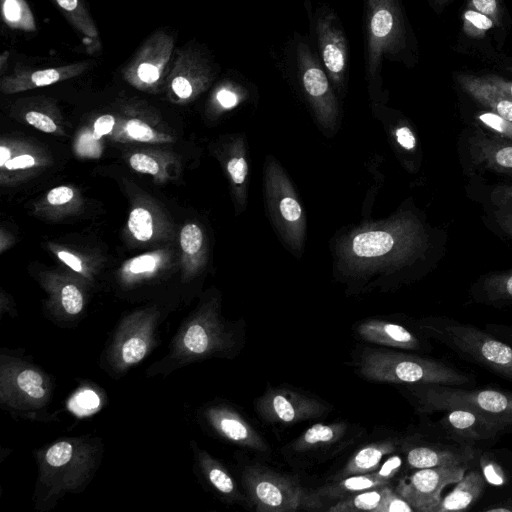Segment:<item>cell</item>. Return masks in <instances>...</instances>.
<instances>
[{
  "label": "cell",
  "mask_w": 512,
  "mask_h": 512,
  "mask_svg": "<svg viewBox=\"0 0 512 512\" xmlns=\"http://www.w3.org/2000/svg\"><path fill=\"white\" fill-rule=\"evenodd\" d=\"M185 347L196 354H202L210 347V336L200 324L191 325L183 339Z\"/></svg>",
  "instance_id": "d4e9b609"
},
{
  "label": "cell",
  "mask_w": 512,
  "mask_h": 512,
  "mask_svg": "<svg viewBox=\"0 0 512 512\" xmlns=\"http://www.w3.org/2000/svg\"><path fill=\"white\" fill-rule=\"evenodd\" d=\"M495 162L504 168H512V146L500 148L494 155Z\"/></svg>",
  "instance_id": "db71d44e"
},
{
  "label": "cell",
  "mask_w": 512,
  "mask_h": 512,
  "mask_svg": "<svg viewBox=\"0 0 512 512\" xmlns=\"http://www.w3.org/2000/svg\"><path fill=\"white\" fill-rule=\"evenodd\" d=\"M145 353L146 343L139 337H131L122 347V358L128 364L140 361Z\"/></svg>",
  "instance_id": "e575fe53"
},
{
  "label": "cell",
  "mask_w": 512,
  "mask_h": 512,
  "mask_svg": "<svg viewBox=\"0 0 512 512\" xmlns=\"http://www.w3.org/2000/svg\"><path fill=\"white\" fill-rule=\"evenodd\" d=\"M484 512H512V498L504 499L492 506L484 508Z\"/></svg>",
  "instance_id": "680465c9"
},
{
  "label": "cell",
  "mask_w": 512,
  "mask_h": 512,
  "mask_svg": "<svg viewBox=\"0 0 512 512\" xmlns=\"http://www.w3.org/2000/svg\"><path fill=\"white\" fill-rule=\"evenodd\" d=\"M58 257L66 263L69 267H71L73 270L80 272L82 270V265L80 260L74 256L71 253H68L66 251H60L58 253Z\"/></svg>",
  "instance_id": "6f0895ef"
},
{
  "label": "cell",
  "mask_w": 512,
  "mask_h": 512,
  "mask_svg": "<svg viewBox=\"0 0 512 512\" xmlns=\"http://www.w3.org/2000/svg\"><path fill=\"white\" fill-rule=\"evenodd\" d=\"M479 302L499 306L512 303V274L487 279L475 293Z\"/></svg>",
  "instance_id": "d6986e66"
},
{
  "label": "cell",
  "mask_w": 512,
  "mask_h": 512,
  "mask_svg": "<svg viewBox=\"0 0 512 512\" xmlns=\"http://www.w3.org/2000/svg\"><path fill=\"white\" fill-rule=\"evenodd\" d=\"M416 440V443L409 444L406 450L407 464L413 469L445 464L471 466L481 451L475 446L450 437L438 428L434 437H418Z\"/></svg>",
  "instance_id": "8992f818"
},
{
  "label": "cell",
  "mask_w": 512,
  "mask_h": 512,
  "mask_svg": "<svg viewBox=\"0 0 512 512\" xmlns=\"http://www.w3.org/2000/svg\"><path fill=\"white\" fill-rule=\"evenodd\" d=\"M456 80L473 99L512 122V99L483 76L461 73L456 75Z\"/></svg>",
  "instance_id": "30bf717a"
},
{
  "label": "cell",
  "mask_w": 512,
  "mask_h": 512,
  "mask_svg": "<svg viewBox=\"0 0 512 512\" xmlns=\"http://www.w3.org/2000/svg\"><path fill=\"white\" fill-rule=\"evenodd\" d=\"M346 430L347 424L343 422L317 423L297 438L292 447L298 452H305L330 445L338 441L345 434Z\"/></svg>",
  "instance_id": "2e32d148"
},
{
  "label": "cell",
  "mask_w": 512,
  "mask_h": 512,
  "mask_svg": "<svg viewBox=\"0 0 512 512\" xmlns=\"http://www.w3.org/2000/svg\"><path fill=\"white\" fill-rule=\"evenodd\" d=\"M72 452L73 447L69 442L60 441L48 449L46 461L52 467H61L71 459Z\"/></svg>",
  "instance_id": "1f68e13d"
},
{
  "label": "cell",
  "mask_w": 512,
  "mask_h": 512,
  "mask_svg": "<svg viewBox=\"0 0 512 512\" xmlns=\"http://www.w3.org/2000/svg\"><path fill=\"white\" fill-rule=\"evenodd\" d=\"M128 227L136 239L149 240L153 234L151 214L144 208H135L130 214Z\"/></svg>",
  "instance_id": "cb8c5ba5"
},
{
  "label": "cell",
  "mask_w": 512,
  "mask_h": 512,
  "mask_svg": "<svg viewBox=\"0 0 512 512\" xmlns=\"http://www.w3.org/2000/svg\"><path fill=\"white\" fill-rule=\"evenodd\" d=\"M486 483L480 471H466L464 476L456 482V486L442 497L435 512L466 510L482 496Z\"/></svg>",
  "instance_id": "7c38bea8"
},
{
  "label": "cell",
  "mask_w": 512,
  "mask_h": 512,
  "mask_svg": "<svg viewBox=\"0 0 512 512\" xmlns=\"http://www.w3.org/2000/svg\"><path fill=\"white\" fill-rule=\"evenodd\" d=\"M478 457L486 482L495 487L512 485V452L506 449L481 450Z\"/></svg>",
  "instance_id": "4fadbf2b"
},
{
  "label": "cell",
  "mask_w": 512,
  "mask_h": 512,
  "mask_svg": "<svg viewBox=\"0 0 512 512\" xmlns=\"http://www.w3.org/2000/svg\"><path fill=\"white\" fill-rule=\"evenodd\" d=\"M212 421L227 439L249 449L268 450L262 437L239 414L228 409H220L212 413Z\"/></svg>",
  "instance_id": "8fae6325"
},
{
  "label": "cell",
  "mask_w": 512,
  "mask_h": 512,
  "mask_svg": "<svg viewBox=\"0 0 512 512\" xmlns=\"http://www.w3.org/2000/svg\"><path fill=\"white\" fill-rule=\"evenodd\" d=\"M203 241L201 229L194 224L184 226L180 234V244L184 252L188 254L196 253Z\"/></svg>",
  "instance_id": "f1b7e54d"
},
{
  "label": "cell",
  "mask_w": 512,
  "mask_h": 512,
  "mask_svg": "<svg viewBox=\"0 0 512 512\" xmlns=\"http://www.w3.org/2000/svg\"><path fill=\"white\" fill-rule=\"evenodd\" d=\"M383 485L388 484L381 480L376 472L355 474L322 487L317 494L320 497L345 499L362 491Z\"/></svg>",
  "instance_id": "9a60e30c"
},
{
  "label": "cell",
  "mask_w": 512,
  "mask_h": 512,
  "mask_svg": "<svg viewBox=\"0 0 512 512\" xmlns=\"http://www.w3.org/2000/svg\"><path fill=\"white\" fill-rule=\"evenodd\" d=\"M391 488L388 485L371 488L342 499L328 510L331 512L372 511L379 512Z\"/></svg>",
  "instance_id": "e0dca14e"
},
{
  "label": "cell",
  "mask_w": 512,
  "mask_h": 512,
  "mask_svg": "<svg viewBox=\"0 0 512 512\" xmlns=\"http://www.w3.org/2000/svg\"><path fill=\"white\" fill-rule=\"evenodd\" d=\"M25 118L29 124L43 132L52 133L57 129L53 120L43 113L30 111Z\"/></svg>",
  "instance_id": "b9f144b4"
},
{
  "label": "cell",
  "mask_w": 512,
  "mask_h": 512,
  "mask_svg": "<svg viewBox=\"0 0 512 512\" xmlns=\"http://www.w3.org/2000/svg\"><path fill=\"white\" fill-rule=\"evenodd\" d=\"M398 143L405 149L411 150L416 145V139L408 127L398 128L396 131Z\"/></svg>",
  "instance_id": "f5cc1de1"
},
{
  "label": "cell",
  "mask_w": 512,
  "mask_h": 512,
  "mask_svg": "<svg viewBox=\"0 0 512 512\" xmlns=\"http://www.w3.org/2000/svg\"><path fill=\"white\" fill-rule=\"evenodd\" d=\"M98 406L99 397L91 390L78 393L70 402L71 410L79 415L88 414L94 411Z\"/></svg>",
  "instance_id": "f546056e"
},
{
  "label": "cell",
  "mask_w": 512,
  "mask_h": 512,
  "mask_svg": "<svg viewBox=\"0 0 512 512\" xmlns=\"http://www.w3.org/2000/svg\"><path fill=\"white\" fill-rule=\"evenodd\" d=\"M303 84L306 91L312 96H321L328 89V81L322 70L316 67L309 68L303 75Z\"/></svg>",
  "instance_id": "4316f807"
},
{
  "label": "cell",
  "mask_w": 512,
  "mask_h": 512,
  "mask_svg": "<svg viewBox=\"0 0 512 512\" xmlns=\"http://www.w3.org/2000/svg\"><path fill=\"white\" fill-rule=\"evenodd\" d=\"M495 26L494 20L472 8H468L462 14L463 32L474 39H481L486 32Z\"/></svg>",
  "instance_id": "7402d4cb"
},
{
  "label": "cell",
  "mask_w": 512,
  "mask_h": 512,
  "mask_svg": "<svg viewBox=\"0 0 512 512\" xmlns=\"http://www.w3.org/2000/svg\"><path fill=\"white\" fill-rule=\"evenodd\" d=\"M55 1L79 30L88 36H97V29L86 10L81 6L79 0Z\"/></svg>",
  "instance_id": "603a6c76"
},
{
  "label": "cell",
  "mask_w": 512,
  "mask_h": 512,
  "mask_svg": "<svg viewBox=\"0 0 512 512\" xmlns=\"http://www.w3.org/2000/svg\"><path fill=\"white\" fill-rule=\"evenodd\" d=\"M212 465L208 470V478L212 485L221 493L234 495L236 487L231 476L220 466Z\"/></svg>",
  "instance_id": "83f0119b"
},
{
  "label": "cell",
  "mask_w": 512,
  "mask_h": 512,
  "mask_svg": "<svg viewBox=\"0 0 512 512\" xmlns=\"http://www.w3.org/2000/svg\"><path fill=\"white\" fill-rule=\"evenodd\" d=\"M394 239L385 231H367L355 236L352 249L358 257L370 258L382 256L391 251Z\"/></svg>",
  "instance_id": "ac0fdd59"
},
{
  "label": "cell",
  "mask_w": 512,
  "mask_h": 512,
  "mask_svg": "<svg viewBox=\"0 0 512 512\" xmlns=\"http://www.w3.org/2000/svg\"><path fill=\"white\" fill-rule=\"evenodd\" d=\"M323 61L325 66L334 73H339L343 70L345 59L343 53L335 44H327L323 49Z\"/></svg>",
  "instance_id": "74e56055"
},
{
  "label": "cell",
  "mask_w": 512,
  "mask_h": 512,
  "mask_svg": "<svg viewBox=\"0 0 512 512\" xmlns=\"http://www.w3.org/2000/svg\"><path fill=\"white\" fill-rule=\"evenodd\" d=\"M437 1L440 3H443V2L445 3L447 0H437Z\"/></svg>",
  "instance_id": "94428289"
},
{
  "label": "cell",
  "mask_w": 512,
  "mask_h": 512,
  "mask_svg": "<svg viewBox=\"0 0 512 512\" xmlns=\"http://www.w3.org/2000/svg\"><path fill=\"white\" fill-rule=\"evenodd\" d=\"M485 329L512 346V323L511 324H486Z\"/></svg>",
  "instance_id": "681fc988"
},
{
  "label": "cell",
  "mask_w": 512,
  "mask_h": 512,
  "mask_svg": "<svg viewBox=\"0 0 512 512\" xmlns=\"http://www.w3.org/2000/svg\"><path fill=\"white\" fill-rule=\"evenodd\" d=\"M155 267V259L150 255H143L135 258L130 264L133 273L151 271Z\"/></svg>",
  "instance_id": "f907efd6"
},
{
  "label": "cell",
  "mask_w": 512,
  "mask_h": 512,
  "mask_svg": "<svg viewBox=\"0 0 512 512\" xmlns=\"http://www.w3.org/2000/svg\"><path fill=\"white\" fill-rule=\"evenodd\" d=\"M359 369L370 380L393 384L466 386L476 382L472 374L442 360L388 350L364 349Z\"/></svg>",
  "instance_id": "7a4b0ae2"
},
{
  "label": "cell",
  "mask_w": 512,
  "mask_h": 512,
  "mask_svg": "<svg viewBox=\"0 0 512 512\" xmlns=\"http://www.w3.org/2000/svg\"><path fill=\"white\" fill-rule=\"evenodd\" d=\"M9 156H10V151L6 147L1 146L0 147V165L1 166H4L6 164V162L9 160Z\"/></svg>",
  "instance_id": "91938a15"
},
{
  "label": "cell",
  "mask_w": 512,
  "mask_h": 512,
  "mask_svg": "<svg viewBox=\"0 0 512 512\" xmlns=\"http://www.w3.org/2000/svg\"><path fill=\"white\" fill-rule=\"evenodd\" d=\"M502 0H469L468 8L475 9L489 17H491L495 25L501 23Z\"/></svg>",
  "instance_id": "8d00e7d4"
},
{
  "label": "cell",
  "mask_w": 512,
  "mask_h": 512,
  "mask_svg": "<svg viewBox=\"0 0 512 512\" xmlns=\"http://www.w3.org/2000/svg\"><path fill=\"white\" fill-rule=\"evenodd\" d=\"M243 480L258 511L292 512L316 509L322 504L317 493H309L292 478L263 467L248 466Z\"/></svg>",
  "instance_id": "277c9868"
},
{
  "label": "cell",
  "mask_w": 512,
  "mask_h": 512,
  "mask_svg": "<svg viewBox=\"0 0 512 512\" xmlns=\"http://www.w3.org/2000/svg\"><path fill=\"white\" fill-rule=\"evenodd\" d=\"M281 215L290 222L297 221L301 216V207L299 203L291 197H285L281 200L280 205Z\"/></svg>",
  "instance_id": "f6af8a7d"
},
{
  "label": "cell",
  "mask_w": 512,
  "mask_h": 512,
  "mask_svg": "<svg viewBox=\"0 0 512 512\" xmlns=\"http://www.w3.org/2000/svg\"><path fill=\"white\" fill-rule=\"evenodd\" d=\"M115 124L114 117L111 115L100 116L94 123V137L99 139L108 134Z\"/></svg>",
  "instance_id": "c3c4849f"
},
{
  "label": "cell",
  "mask_w": 512,
  "mask_h": 512,
  "mask_svg": "<svg viewBox=\"0 0 512 512\" xmlns=\"http://www.w3.org/2000/svg\"><path fill=\"white\" fill-rule=\"evenodd\" d=\"M392 441H384L367 445L357 451L347 462L340 473V477L373 472L380 464L382 458L395 450Z\"/></svg>",
  "instance_id": "5bb4252c"
},
{
  "label": "cell",
  "mask_w": 512,
  "mask_h": 512,
  "mask_svg": "<svg viewBox=\"0 0 512 512\" xmlns=\"http://www.w3.org/2000/svg\"><path fill=\"white\" fill-rule=\"evenodd\" d=\"M227 170L232 177V180L236 184H241L244 182L245 177L248 172V167L245 159L243 157L232 158L227 165Z\"/></svg>",
  "instance_id": "ee69618b"
},
{
  "label": "cell",
  "mask_w": 512,
  "mask_h": 512,
  "mask_svg": "<svg viewBox=\"0 0 512 512\" xmlns=\"http://www.w3.org/2000/svg\"><path fill=\"white\" fill-rule=\"evenodd\" d=\"M411 505L391 488L380 508L379 512H413Z\"/></svg>",
  "instance_id": "f35d334b"
},
{
  "label": "cell",
  "mask_w": 512,
  "mask_h": 512,
  "mask_svg": "<svg viewBox=\"0 0 512 512\" xmlns=\"http://www.w3.org/2000/svg\"><path fill=\"white\" fill-rule=\"evenodd\" d=\"M129 136L138 141H150L154 138L153 130L144 122L138 119L128 121L126 126Z\"/></svg>",
  "instance_id": "ab89813d"
},
{
  "label": "cell",
  "mask_w": 512,
  "mask_h": 512,
  "mask_svg": "<svg viewBox=\"0 0 512 512\" xmlns=\"http://www.w3.org/2000/svg\"><path fill=\"white\" fill-rule=\"evenodd\" d=\"M87 63H76L59 68H48L43 70H37L29 74L28 76H21L17 81H24L25 85L31 87H41L53 84L63 78L73 76L79 73L84 68H87Z\"/></svg>",
  "instance_id": "ffe728a7"
},
{
  "label": "cell",
  "mask_w": 512,
  "mask_h": 512,
  "mask_svg": "<svg viewBox=\"0 0 512 512\" xmlns=\"http://www.w3.org/2000/svg\"><path fill=\"white\" fill-rule=\"evenodd\" d=\"M359 335L368 342L408 351L431 350L426 336L401 324L382 320H369L357 328Z\"/></svg>",
  "instance_id": "9c48e42d"
},
{
  "label": "cell",
  "mask_w": 512,
  "mask_h": 512,
  "mask_svg": "<svg viewBox=\"0 0 512 512\" xmlns=\"http://www.w3.org/2000/svg\"><path fill=\"white\" fill-rule=\"evenodd\" d=\"M217 99L225 108L233 107L237 103V96L233 92L225 89L218 92Z\"/></svg>",
  "instance_id": "9f6ffc18"
},
{
  "label": "cell",
  "mask_w": 512,
  "mask_h": 512,
  "mask_svg": "<svg viewBox=\"0 0 512 512\" xmlns=\"http://www.w3.org/2000/svg\"><path fill=\"white\" fill-rule=\"evenodd\" d=\"M147 58V57H146ZM161 64L159 60L146 59L140 61L136 67V74L140 81L146 84L156 82L161 74Z\"/></svg>",
  "instance_id": "d590c367"
},
{
  "label": "cell",
  "mask_w": 512,
  "mask_h": 512,
  "mask_svg": "<svg viewBox=\"0 0 512 512\" xmlns=\"http://www.w3.org/2000/svg\"><path fill=\"white\" fill-rule=\"evenodd\" d=\"M406 390L420 413L467 408L497 424L505 434L512 433V391L440 384L408 385Z\"/></svg>",
  "instance_id": "3957f363"
},
{
  "label": "cell",
  "mask_w": 512,
  "mask_h": 512,
  "mask_svg": "<svg viewBox=\"0 0 512 512\" xmlns=\"http://www.w3.org/2000/svg\"><path fill=\"white\" fill-rule=\"evenodd\" d=\"M394 24L391 12L387 9H380L373 15L371 30L375 37L383 38L390 34Z\"/></svg>",
  "instance_id": "d6a6232c"
},
{
  "label": "cell",
  "mask_w": 512,
  "mask_h": 512,
  "mask_svg": "<svg viewBox=\"0 0 512 512\" xmlns=\"http://www.w3.org/2000/svg\"><path fill=\"white\" fill-rule=\"evenodd\" d=\"M512 69V68H511Z\"/></svg>",
  "instance_id": "6125c7cd"
},
{
  "label": "cell",
  "mask_w": 512,
  "mask_h": 512,
  "mask_svg": "<svg viewBox=\"0 0 512 512\" xmlns=\"http://www.w3.org/2000/svg\"><path fill=\"white\" fill-rule=\"evenodd\" d=\"M402 465V459L395 455L388 458L382 466L375 471L377 476L387 484L396 475Z\"/></svg>",
  "instance_id": "7bdbcfd3"
},
{
  "label": "cell",
  "mask_w": 512,
  "mask_h": 512,
  "mask_svg": "<svg viewBox=\"0 0 512 512\" xmlns=\"http://www.w3.org/2000/svg\"><path fill=\"white\" fill-rule=\"evenodd\" d=\"M17 384L22 391L32 398L40 399L45 394L44 388L42 387L43 379L40 374L34 370L26 369L19 373Z\"/></svg>",
  "instance_id": "484cf974"
},
{
  "label": "cell",
  "mask_w": 512,
  "mask_h": 512,
  "mask_svg": "<svg viewBox=\"0 0 512 512\" xmlns=\"http://www.w3.org/2000/svg\"><path fill=\"white\" fill-rule=\"evenodd\" d=\"M174 93L183 99L190 97L192 94V85L184 76H176L171 83Z\"/></svg>",
  "instance_id": "7dc6e473"
},
{
  "label": "cell",
  "mask_w": 512,
  "mask_h": 512,
  "mask_svg": "<svg viewBox=\"0 0 512 512\" xmlns=\"http://www.w3.org/2000/svg\"><path fill=\"white\" fill-rule=\"evenodd\" d=\"M469 468L467 464H445L416 469L399 481L396 492L414 511L435 512L442 499V491L458 482Z\"/></svg>",
  "instance_id": "5b68a950"
},
{
  "label": "cell",
  "mask_w": 512,
  "mask_h": 512,
  "mask_svg": "<svg viewBox=\"0 0 512 512\" xmlns=\"http://www.w3.org/2000/svg\"><path fill=\"white\" fill-rule=\"evenodd\" d=\"M477 118L495 132L512 139V122L493 111L480 113Z\"/></svg>",
  "instance_id": "4dcf8cb0"
},
{
  "label": "cell",
  "mask_w": 512,
  "mask_h": 512,
  "mask_svg": "<svg viewBox=\"0 0 512 512\" xmlns=\"http://www.w3.org/2000/svg\"><path fill=\"white\" fill-rule=\"evenodd\" d=\"M2 13L5 21L12 27L34 28L31 12L24 0H2Z\"/></svg>",
  "instance_id": "44dd1931"
},
{
  "label": "cell",
  "mask_w": 512,
  "mask_h": 512,
  "mask_svg": "<svg viewBox=\"0 0 512 512\" xmlns=\"http://www.w3.org/2000/svg\"><path fill=\"white\" fill-rule=\"evenodd\" d=\"M35 164L34 158L30 155H20L6 162L8 169H20L32 167Z\"/></svg>",
  "instance_id": "11a10c76"
},
{
  "label": "cell",
  "mask_w": 512,
  "mask_h": 512,
  "mask_svg": "<svg viewBox=\"0 0 512 512\" xmlns=\"http://www.w3.org/2000/svg\"><path fill=\"white\" fill-rule=\"evenodd\" d=\"M443 413L435 426L450 437L477 448L482 443H494L505 434L497 424L470 409L456 407Z\"/></svg>",
  "instance_id": "ba28073f"
},
{
  "label": "cell",
  "mask_w": 512,
  "mask_h": 512,
  "mask_svg": "<svg viewBox=\"0 0 512 512\" xmlns=\"http://www.w3.org/2000/svg\"><path fill=\"white\" fill-rule=\"evenodd\" d=\"M62 305L67 313L77 314L82 310L83 297L81 292L72 284L66 285L61 293Z\"/></svg>",
  "instance_id": "836d02e7"
},
{
  "label": "cell",
  "mask_w": 512,
  "mask_h": 512,
  "mask_svg": "<svg viewBox=\"0 0 512 512\" xmlns=\"http://www.w3.org/2000/svg\"><path fill=\"white\" fill-rule=\"evenodd\" d=\"M483 77L512 99V81L496 74H486Z\"/></svg>",
  "instance_id": "816d5d0a"
},
{
  "label": "cell",
  "mask_w": 512,
  "mask_h": 512,
  "mask_svg": "<svg viewBox=\"0 0 512 512\" xmlns=\"http://www.w3.org/2000/svg\"><path fill=\"white\" fill-rule=\"evenodd\" d=\"M73 197V190L66 186H60L52 189L48 195L47 200L52 205H61L70 201Z\"/></svg>",
  "instance_id": "bcb514c9"
},
{
  "label": "cell",
  "mask_w": 512,
  "mask_h": 512,
  "mask_svg": "<svg viewBox=\"0 0 512 512\" xmlns=\"http://www.w3.org/2000/svg\"><path fill=\"white\" fill-rule=\"evenodd\" d=\"M257 410L267 421L294 424L319 417L327 407L312 397L288 389H270L258 401Z\"/></svg>",
  "instance_id": "52a82bcc"
},
{
  "label": "cell",
  "mask_w": 512,
  "mask_h": 512,
  "mask_svg": "<svg viewBox=\"0 0 512 512\" xmlns=\"http://www.w3.org/2000/svg\"><path fill=\"white\" fill-rule=\"evenodd\" d=\"M417 328L461 359L512 382V346L473 324L448 317H429Z\"/></svg>",
  "instance_id": "6da1fadb"
},
{
  "label": "cell",
  "mask_w": 512,
  "mask_h": 512,
  "mask_svg": "<svg viewBox=\"0 0 512 512\" xmlns=\"http://www.w3.org/2000/svg\"><path fill=\"white\" fill-rule=\"evenodd\" d=\"M130 165L141 173L156 174L159 171L158 163L152 157L142 153L132 155Z\"/></svg>",
  "instance_id": "60d3db41"
}]
</instances>
